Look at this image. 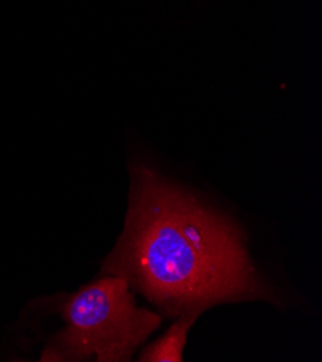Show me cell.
<instances>
[{
    "mask_svg": "<svg viewBox=\"0 0 322 362\" xmlns=\"http://www.w3.org/2000/svg\"><path fill=\"white\" fill-rule=\"evenodd\" d=\"M103 273L125 277L166 315L224 302L277 303L238 227L146 165L132 168L125 231Z\"/></svg>",
    "mask_w": 322,
    "mask_h": 362,
    "instance_id": "obj_1",
    "label": "cell"
},
{
    "mask_svg": "<svg viewBox=\"0 0 322 362\" xmlns=\"http://www.w3.org/2000/svg\"><path fill=\"white\" fill-rule=\"evenodd\" d=\"M58 299L54 303L65 327L50 339L41 361H129L162 322L159 315L137 306L127 280L117 274Z\"/></svg>",
    "mask_w": 322,
    "mask_h": 362,
    "instance_id": "obj_2",
    "label": "cell"
},
{
    "mask_svg": "<svg viewBox=\"0 0 322 362\" xmlns=\"http://www.w3.org/2000/svg\"><path fill=\"white\" fill-rule=\"evenodd\" d=\"M200 313L187 312L180 315L173 327L158 341H155L148 349L143 351L139 361L143 362H181L183 351L187 344V335L190 328L197 320Z\"/></svg>",
    "mask_w": 322,
    "mask_h": 362,
    "instance_id": "obj_3",
    "label": "cell"
}]
</instances>
